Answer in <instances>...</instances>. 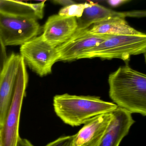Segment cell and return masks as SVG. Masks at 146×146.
<instances>
[{
	"label": "cell",
	"instance_id": "cell-10",
	"mask_svg": "<svg viewBox=\"0 0 146 146\" xmlns=\"http://www.w3.org/2000/svg\"><path fill=\"white\" fill-rule=\"evenodd\" d=\"M113 118L112 112L93 118L74 135L72 146H98Z\"/></svg>",
	"mask_w": 146,
	"mask_h": 146
},
{
	"label": "cell",
	"instance_id": "cell-17",
	"mask_svg": "<svg viewBox=\"0 0 146 146\" xmlns=\"http://www.w3.org/2000/svg\"><path fill=\"white\" fill-rule=\"evenodd\" d=\"M7 57L5 46H4L1 39L0 38V73L2 71L7 60Z\"/></svg>",
	"mask_w": 146,
	"mask_h": 146
},
{
	"label": "cell",
	"instance_id": "cell-8",
	"mask_svg": "<svg viewBox=\"0 0 146 146\" xmlns=\"http://www.w3.org/2000/svg\"><path fill=\"white\" fill-rule=\"evenodd\" d=\"M88 29H77L68 40L56 47L59 61H69L79 59L84 51L98 46L109 36L90 34Z\"/></svg>",
	"mask_w": 146,
	"mask_h": 146
},
{
	"label": "cell",
	"instance_id": "cell-20",
	"mask_svg": "<svg viewBox=\"0 0 146 146\" xmlns=\"http://www.w3.org/2000/svg\"><path fill=\"white\" fill-rule=\"evenodd\" d=\"M17 146H34L30 141L26 139H23L21 137H19Z\"/></svg>",
	"mask_w": 146,
	"mask_h": 146
},
{
	"label": "cell",
	"instance_id": "cell-6",
	"mask_svg": "<svg viewBox=\"0 0 146 146\" xmlns=\"http://www.w3.org/2000/svg\"><path fill=\"white\" fill-rule=\"evenodd\" d=\"M41 31L35 19L0 13V38L5 46H22L38 36Z\"/></svg>",
	"mask_w": 146,
	"mask_h": 146
},
{
	"label": "cell",
	"instance_id": "cell-21",
	"mask_svg": "<svg viewBox=\"0 0 146 146\" xmlns=\"http://www.w3.org/2000/svg\"><path fill=\"white\" fill-rule=\"evenodd\" d=\"M0 146H1V143H0Z\"/></svg>",
	"mask_w": 146,
	"mask_h": 146
},
{
	"label": "cell",
	"instance_id": "cell-16",
	"mask_svg": "<svg viewBox=\"0 0 146 146\" xmlns=\"http://www.w3.org/2000/svg\"><path fill=\"white\" fill-rule=\"evenodd\" d=\"M74 135L61 137L45 146H72Z\"/></svg>",
	"mask_w": 146,
	"mask_h": 146
},
{
	"label": "cell",
	"instance_id": "cell-1",
	"mask_svg": "<svg viewBox=\"0 0 146 146\" xmlns=\"http://www.w3.org/2000/svg\"><path fill=\"white\" fill-rule=\"evenodd\" d=\"M109 95L118 107L146 115V76L128 65L120 66L108 77Z\"/></svg>",
	"mask_w": 146,
	"mask_h": 146
},
{
	"label": "cell",
	"instance_id": "cell-5",
	"mask_svg": "<svg viewBox=\"0 0 146 146\" xmlns=\"http://www.w3.org/2000/svg\"><path fill=\"white\" fill-rule=\"evenodd\" d=\"M20 52L25 64L40 77L51 73L53 66L59 61L56 48L45 41L42 35L21 46Z\"/></svg>",
	"mask_w": 146,
	"mask_h": 146
},
{
	"label": "cell",
	"instance_id": "cell-4",
	"mask_svg": "<svg viewBox=\"0 0 146 146\" xmlns=\"http://www.w3.org/2000/svg\"><path fill=\"white\" fill-rule=\"evenodd\" d=\"M28 81L26 64L21 56L12 100L4 125L0 129L1 146H17L19 137L20 114Z\"/></svg>",
	"mask_w": 146,
	"mask_h": 146
},
{
	"label": "cell",
	"instance_id": "cell-3",
	"mask_svg": "<svg viewBox=\"0 0 146 146\" xmlns=\"http://www.w3.org/2000/svg\"><path fill=\"white\" fill-rule=\"evenodd\" d=\"M146 35H109L98 46L86 50L79 59L100 58L120 59L126 61L132 55L145 54Z\"/></svg>",
	"mask_w": 146,
	"mask_h": 146
},
{
	"label": "cell",
	"instance_id": "cell-7",
	"mask_svg": "<svg viewBox=\"0 0 146 146\" xmlns=\"http://www.w3.org/2000/svg\"><path fill=\"white\" fill-rule=\"evenodd\" d=\"M21 56L12 53L0 73V129L5 123L14 94Z\"/></svg>",
	"mask_w": 146,
	"mask_h": 146
},
{
	"label": "cell",
	"instance_id": "cell-14",
	"mask_svg": "<svg viewBox=\"0 0 146 146\" xmlns=\"http://www.w3.org/2000/svg\"><path fill=\"white\" fill-rule=\"evenodd\" d=\"M89 33L98 35H134L143 33L129 25L125 19L116 18L95 24L88 30Z\"/></svg>",
	"mask_w": 146,
	"mask_h": 146
},
{
	"label": "cell",
	"instance_id": "cell-12",
	"mask_svg": "<svg viewBox=\"0 0 146 146\" xmlns=\"http://www.w3.org/2000/svg\"><path fill=\"white\" fill-rule=\"evenodd\" d=\"M113 118L98 146H119L135 123L131 113L117 107L112 112Z\"/></svg>",
	"mask_w": 146,
	"mask_h": 146
},
{
	"label": "cell",
	"instance_id": "cell-13",
	"mask_svg": "<svg viewBox=\"0 0 146 146\" xmlns=\"http://www.w3.org/2000/svg\"><path fill=\"white\" fill-rule=\"evenodd\" d=\"M45 1L31 4L20 1L0 0V13L15 17L31 18L38 20L43 18Z\"/></svg>",
	"mask_w": 146,
	"mask_h": 146
},
{
	"label": "cell",
	"instance_id": "cell-15",
	"mask_svg": "<svg viewBox=\"0 0 146 146\" xmlns=\"http://www.w3.org/2000/svg\"><path fill=\"white\" fill-rule=\"evenodd\" d=\"M91 3L92 2L90 1L89 3L75 4L64 7L60 9L58 14L61 16L73 17L77 19L82 17L84 9L90 6Z\"/></svg>",
	"mask_w": 146,
	"mask_h": 146
},
{
	"label": "cell",
	"instance_id": "cell-19",
	"mask_svg": "<svg viewBox=\"0 0 146 146\" xmlns=\"http://www.w3.org/2000/svg\"><path fill=\"white\" fill-rule=\"evenodd\" d=\"M53 2L54 4L61 5L64 6V7H66L76 4L74 1L71 0H55V1H53Z\"/></svg>",
	"mask_w": 146,
	"mask_h": 146
},
{
	"label": "cell",
	"instance_id": "cell-2",
	"mask_svg": "<svg viewBox=\"0 0 146 146\" xmlns=\"http://www.w3.org/2000/svg\"><path fill=\"white\" fill-rule=\"evenodd\" d=\"M53 106L56 115L72 127L85 124L94 117L113 111L118 107L114 103L102 100L98 96L68 94L55 96Z\"/></svg>",
	"mask_w": 146,
	"mask_h": 146
},
{
	"label": "cell",
	"instance_id": "cell-9",
	"mask_svg": "<svg viewBox=\"0 0 146 146\" xmlns=\"http://www.w3.org/2000/svg\"><path fill=\"white\" fill-rule=\"evenodd\" d=\"M77 28V20L76 17L54 15L48 19L41 35L45 41L56 48L68 40Z\"/></svg>",
	"mask_w": 146,
	"mask_h": 146
},
{
	"label": "cell",
	"instance_id": "cell-11",
	"mask_svg": "<svg viewBox=\"0 0 146 146\" xmlns=\"http://www.w3.org/2000/svg\"><path fill=\"white\" fill-rule=\"evenodd\" d=\"M146 16L145 11L116 12L92 2L90 6L84 9L82 17L77 19V29H88L95 24L116 18H141L145 17Z\"/></svg>",
	"mask_w": 146,
	"mask_h": 146
},
{
	"label": "cell",
	"instance_id": "cell-18",
	"mask_svg": "<svg viewBox=\"0 0 146 146\" xmlns=\"http://www.w3.org/2000/svg\"><path fill=\"white\" fill-rule=\"evenodd\" d=\"M129 1V0H110L108 1L107 2L111 6L117 7Z\"/></svg>",
	"mask_w": 146,
	"mask_h": 146
}]
</instances>
